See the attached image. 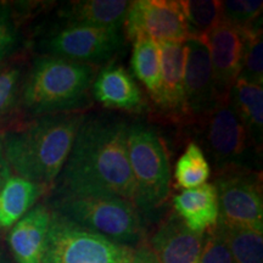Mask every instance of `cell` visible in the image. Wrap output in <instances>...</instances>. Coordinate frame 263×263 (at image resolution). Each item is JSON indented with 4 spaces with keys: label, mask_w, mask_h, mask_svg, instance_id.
<instances>
[{
    "label": "cell",
    "mask_w": 263,
    "mask_h": 263,
    "mask_svg": "<svg viewBox=\"0 0 263 263\" xmlns=\"http://www.w3.org/2000/svg\"><path fill=\"white\" fill-rule=\"evenodd\" d=\"M128 123L112 114H84L51 197L116 196L134 203Z\"/></svg>",
    "instance_id": "cell-1"
},
{
    "label": "cell",
    "mask_w": 263,
    "mask_h": 263,
    "mask_svg": "<svg viewBox=\"0 0 263 263\" xmlns=\"http://www.w3.org/2000/svg\"><path fill=\"white\" fill-rule=\"evenodd\" d=\"M83 116L80 112L47 115L0 130L3 153L12 174L51 189Z\"/></svg>",
    "instance_id": "cell-2"
},
{
    "label": "cell",
    "mask_w": 263,
    "mask_h": 263,
    "mask_svg": "<svg viewBox=\"0 0 263 263\" xmlns=\"http://www.w3.org/2000/svg\"><path fill=\"white\" fill-rule=\"evenodd\" d=\"M97 73V66L39 55L24 76L18 108L33 117L81 110Z\"/></svg>",
    "instance_id": "cell-3"
},
{
    "label": "cell",
    "mask_w": 263,
    "mask_h": 263,
    "mask_svg": "<svg viewBox=\"0 0 263 263\" xmlns=\"http://www.w3.org/2000/svg\"><path fill=\"white\" fill-rule=\"evenodd\" d=\"M52 212L116 244L137 248L145 242V222L134 206L116 196L49 197Z\"/></svg>",
    "instance_id": "cell-4"
},
{
    "label": "cell",
    "mask_w": 263,
    "mask_h": 263,
    "mask_svg": "<svg viewBox=\"0 0 263 263\" xmlns=\"http://www.w3.org/2000/svg\"><path fill=\"white\" fill-rule=\"evenodd\" d=\"M128 160L134 183V206L149 221L164 205L171 193V164L166 145L147 124H128Z\"/></svg>",
    "instance_id": "cell-5"
},
{
    "label": "cell",
    "mask_w": 263,
    "mask_h": 263,
    "mask_svg": "<svg viewBox=\"0 0 263 263\" xmlns=\"http://www.w3.org/2000/svg\"><path fill=\"white\" fill-rule=\"evenodd\" d=\"M202 144L217 174L226 171L250 170L261 151L254 145L241 117L230 98L221 99L212 111L199 121Z\"/></svg>",
    "instance_id": "cell-6"
},
{
    "label": "cell",
    "mask_w": 263,
    "mask_h": 263,
    "mask_svg": "<svg viewBox=\"0 0 263 263\" xmlns=\"http://www.w3.org/2000/svg\"><path fill=\"white\" fill-rule=\"evenodd\" d=\"M134 248L116 244L51 211L42 263H133Z\"/></svg>",
    "instance_id": "cell-7"
},
{
    "label": "cell",
    "mask_w": 263,
    "mask_h": 263,
    "mask_svg": "<svg viewBox=\"0 0 263 263\" xmlns=\"http://www.w3.org/2000/svg\"><path fill=\"white\" fill-rule=\"evenodd\" d=\"M126 45L123 29L66 25L39 43L42 55L98 66L120 54Z\"/></svg>",
    "instance_id": "cell-8"
},
{
    "label": "cell",
    "mask_w": 263,
    "mask_h": 263,
    "mask_svg": "<svg viewBox=\"0 0 263 263\" xmlns=\"http://www.w3.org/2000/svg\"><path fill=\"white\" fill-rule=\"evenodd\" d=\"M218 222L263 232V199L261 173L234 170L217 174Z\"/></svg>",
    "instance_id": "cell-9"
},
{
    "label": "cell",
    "mask_w": 263,
    "mask_h": 263,
    "mask_svg": "<svg viewBox=\"0 0 263 263\" xmlns=\"http://www.w3.org/2000/svg\"><path fill=\"white\" fill-rule=\"evenodd\" d=\"M123 32L126 38L147 37L159 44L185 43L189 29L180 2L173 0H137L128 6Z\"/></svg>",
    "instance_id": "cell-10"
},
{
    "label": "cell",
    "mask_w": 263,
    "mask_h": 263,
    "mask_svg": "<svg viewBox=\"0 0 263 263\" xmlns=\"http://www.w3.org/2000/svg\"><path fill=\"white\" fill-rule=\"evenodd\" d=\"M184 94L189 120L199 122L221 100L213 78L209 48L202 39L185 42Z\"/></svg>",
    "instance_id": "cell-11"
},
{
    "label": "cell",
    "mask_w": 263,
    "mask_h": 263,
    "mask_svg": "<svg viewBox=\"0 0 263 263\" xmlns=\"http://www.w3.org/2000/svg\"><path fill=\"white\" fill-rule=\"evenodd\" d=\"M246 29L222 20L202 41L209 48L213 78L219 99L229 97L238 80L245 48Z\"/></svg>",
    "instance_id": "cell-12"
},
{
    "label": "cell",
    "mask_w": 263,
    "mask_h": 263,
    "mask_svg": "<svg viewBox=\"0 0 263 263\" xmlns=\"http://www.w3.org/2000/svg\"><path fill=\"white\" fill-rule=\"evenodd\" d=\"M203 235L193 232L174 213H168L146 242L157 263H199Z\"/></svg>",
    "instance_id": "cell-13"
},
{
    "label": "cell",
    "mask_w": 263,
    "mask_h": 263,
    "mask_svg": "<svg viewBox=\"0 0 263 263\" xmlns=\"http://www.w3.org/2000/svg\"><path fill=\"white\" fill-rule=\"evenodd\" d=\"M91 93L99 104L107 108L143 114L147 101L139 85L123 66L110 64L95 76Z\"/></svg>",
    "instance_id": "cell-14"
},
{
    "label": "cell",
    "mask_w": 263,
    "mask_h": 263,
    "mask_svg": "<svg viewBox=\"0 0 263 263\" xmlns=\"http://www.w3.org/2000/svg\"><path fill=\"white\" fill-rule=\"evenodd\" d=\"M161 83L156 105L174 121L189 120L184 94L185 43H162Z\"/></svg>",
    "instance_id": "cell-15"
},
{
    "label": "cell",
    "mask_w": 263,
    "mask_h": 263,
    "mask_svg": "<svg viewBox=\"0 0 263 263\" xmlns=\"http://www.w3.org/2000/svg\"><path fill=\"white\" fill-rule=\"evenodd\" d=\"M50 221L51 210L39 202L9 229V252L15 263H42Z\"/></svg>",
    "instance_id": "cell-16"
},
{
    "label": "cell",
    "mask_w": 263,
    "mask_h": 263,
    "mask_svg": "<svg viewBox=\"0 0 263 263\" xmlns=\"http://www.w3.org/2000/svg\"><path fill=\"white\" fill-rule=\"evenodd\" d=\"M130 2L121 0H77L65 3L59 16L66 25L95 28L123 29Z\"/></svg>",
    "instance_id": "cell-17"
},
{
    "label": "cell",
    "mask_w": 263,
    "mask_h": 263,
    "mask_svg": "<svg viewBox=\"0 0 263 263\" xmlns=\"http://www.w3.org/2000/svg\"><path fill=\"white\" fill-rule=\"evenodd\" d=\"M174 213L193 232L205 234L218 222V200L213 184H202L174 196Z\"/></svg>",
    "instance_id": "cell-18"
},
{
    "label": "cell",
    "mask_w": 263,
    "mask_h": 263,
    "mask_svg": "<svg viewBox=\"0 0 263 263\" xmlns=\"http://www.w3.org/2000/svg\"><path fill=\"white\" fill-rule=\"evenodd\" d=\"M50 188L11 174L0 189V230H9Z\"/></svg>",
    "instance_id": "cell-19"
},
{
    "label": "cell",
    "mask_w": 263,
    "mask_h": 263,
    "mask_svg": "<svg viewBox=\"0 0 263 263\" xmlns=\"http://www.w3.org/2000/svg\"><path fill=\"white\" fill-rule=\"evenodd\" d=\"M239 116L241 117L254 145L262 150L263 136V89L262 85L238 78L229 94Z\"/></svg>",
    "instance_id": "cell-20"
},
{
    "label": "cell",
    "mask_w": 263,
    "mask_h": 263,
    "mask_svg": "<svg viewBox=\"0 0 263 263\" xmlns=\"http://www.w3.org/2000/svg\"><path fill=\"white\" fill-rule=\"evenodd\" d=\"M130 66L133 74L143 83L154 103H156L161 83V49L159 43L143 35L134 38Z\"/></svg>",
    "instance_id": "cell-21"
},
{
    "label": "cell",
    "mask_w": 263,
    "mask_h": 263,
    "mask_svg": "<svg viewBox=\"0 0 263 263\" xmlns=\"http://www.w3.org/2000/svg\"><path fill=\"white\" fill-rule=\"evenodd\" d=\"M216 229L224 240L234 263H263V232L217 222Z\"/></svg>",
    "instance_id": "cell-22"
},
{
    "label": "cell",
    "mask_w": 263,
    "mask_h": 263,
    "mask_svg": "<svg viewBox=\"0 0 263 263\" xmlns=\"http://www.w3.org/2000/svg\"><path fill=\"white\" fill-rule=\"evenodd\" d=\"M210 176L211 167L205 153L199 144L192 141L176 163L174 179L177 182V186L184 190L197 188L206 184Z\"/></svg>",
    "instance_id": "cell-23"
},
{
    "label": "cell",
    "mask_w": 263,
    "mask_h": 263,
    "mask_svg": "<svg viewBox=\"0 0 263 263\" xmlns=\"http://www.w3.org/2000/svg\"><path fill=\"white\" fill-rule=\"evenodd\" d=\"M184 18L189 29V38L202 39L222 21L221 2L186 0L180 2Z\"/></svg>",
    "instance_id": "cell-24"
},
{
    "label": "cell",
    "mask_w": 263,
    "mask_h": 263,
    "mask_svg": "<svg viewBox=\"0 0 263 263\" xmlns=\"http://www.w3.org/2000/svg\"><path fill=\"white\" fill-rule=\"evenodd\" d=\"M24 76V61L10 59L0 62V126L18 108Z\"/></svg>",
    "instance_id": "cell-25"
},
{
    "label": "cell",
    "mask_w": 263,
    "mask_h": 263,
    "mask_svg": "<svg viewBox=\"0 0 263 263\" xmlns=\"http://www.w3.org/2000/svg\"><path fill=\"white\" fill-rule=\"evenodd\" d=\"M263 41L261 22L246 29L245 48L242 54L241 68H240V80L263 85Z\"/></svg>",
    "instance_id": "cell-26"
},
{
    "label": "cell",
    "mask_w": 263,
    "mask_h": 263,
    "mask_svg": "<svg viewBox=\"0 0 263 263\" xmlns=\"http://www.w3.org/2000/svg\"><path fill=\"white\" fill-rule=\"evenodd\" d=\"M222 20L241 29H249L262 18L261 0H228L221 2Z\"/></svg>",
    "instance_id": "cell-27"
},
{
    "label": "cell",
    "mask_w": 263,
    "mask_h": 263,
    "mask_svg": "<svg viewBox=\"0 0 263 263\" xmlns=\"http://www.w3.org/2000/svg\"><path fill=\"white\" fill-rule=\"evenodd\" d=\"M22 34L12 6L0 2V62L8 61L18 50Z\"/></svg>",
    "instance_id": "cell-28"
},
{
    "label": "cell",
    "mask_w": 263,
    "mask_h": 263,
    "mask_svg": "<svg viewBox=\"0 0 263 263\" xmlns=\"http://www.w3.org/2000/svg\"><path fill=\"white\" fill-rule=\"evenodd\" d=\"M199 263H234L228 246L216 227L207 230L203 235Z\"/></svg>",
    "instance_id": "cell-29"
},
{
    "label": "cell",
    "mask_w": 263,
    "mask_h": 263,
    "mask_svg": "<svg viewBox=\"0 0 263 263\" xmlns=\"http://www.w3.org/2000/svg\"><path fill=\"white\" fill-rule=\"evenodd\" d=\"M133 263H157L153 252L149 249L146 242H143L137 248H134V261Z\"/></svg>",
    "instance_id": "cell-30"
},
{
    "label": "cell",
    "mask_w": 263,
    "mask_h": 263,
    "mask_svg": "<svg viewBox=\"0 0 263 263\" xmlns=\"http://www.w3.org/2000/svg\"><path fill=\"white\" fill-rule=\"evenodd\" d=\"M12 172L10 170L8 162H6L4 153H3V145H2V136H0V189L4 185L5 180L11 176Z\"/></svg>",
    "instance_id": "cell-31"
},
{
    "label": "cell",
    "mask_w": 263,
    "mask_h": 263,
    "mask_svg": "<svg viewBox=\"0 0 263 263\" xmlns=\"http://www.w3.org/2000/svg\"><path fill=\"white\" fill-rule=\"evenodd\" d=\"M0 263H15L10 252L2 244V241H0Z\"/></svg>",
    "instance_id": "cell-32"
}]
</instances>
